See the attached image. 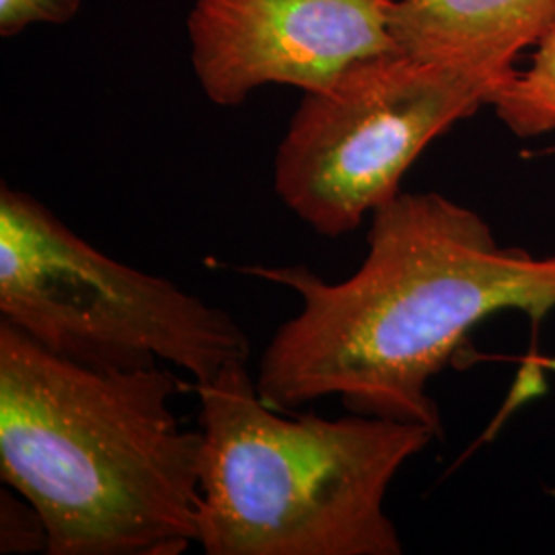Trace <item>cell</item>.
<instances>
[{
  "label": "cell",
  "mask_w": 555,
  "mask_h": 555,
  "mask_svg": "<svg viewBox=\"0 0 555 555\" xmlns=\"http://www.w3.org/2000/svg\"><path fill=\"white\" fill-rule=\"evenodd\" d=\"M243 272L300 298L259 360L256 387L270 408L336 396L354 414L438 435L428 385L477 325L504 311L541 321L555 309V251L500 245L476 210L437 192H399L375 210L366 258L341 282L307 266Z\"/></svg>",
  "instance_id": "cell-1"
},
{
  "label": "cell",
  "mask_w": 555,
  "mask_h": 555,
  "mask_svg": "<svg viewBox=\"0 0 555 555\" xmlns=\"http://www.w3.org/2000/svg\"><path fill=\"white\" fill-rule=\"evenodd\" d=\"M160 364L98 369L0 321V477L50 555H178L198 541L202 433L171 412Z\"/></svg>",
  "instance_id": "cell-2"
},
{
  "label": "cell",
  "mask_w": 555,
  "mask_h": 555,
  "mask_svg": "<svg viewBox=\"0 0 555 555\" xmlns=\"http://www.w3.org/2000/svg\"><path fill=\"white\" fill-rule=\"evenodd\" d=\"M196 391L206 554H403L385 500L437 430L354 412L282 417L259 396L247 362Z\"/></svg>",
  "instance_id": "cell-3"
},
{
  "label": "cell",
  "mask_w": 555,
  "mask_h": 555,
  "mask_svg": "<svg viewBox=\"0 0 555 555\" xmlns=\"http://www.w3.org/2000/svg\"><path fill=\"white\" fill-rule=\"evenodd\" d=\"M0 315L41 348L98 369L165 362L204 385L249 358L231 313L105 256L9 185L0 190Z\"/></svg>",
  "instance_id": "cell-4"
},
{
  "label": "cell",
  "mask_w": 555,
  "mask_h": 555,
  "mask_svg": "<svg viewBox=\"0 0 555 555\" xmlns=\"http://www.w3.org/2000/svg\"><path fill=\"white\" fill-rule=\"evenodd\" d=\"M511 77L387 52L305 91L278 146L282 204L321 237L357 231L453 124L490 105Z\"/></svg>",
  "instance_id": "cell-5"
},
{
  "label": "cell",
  "mask_w": 555,
  "mask_h": 555,
  "mask_svg": "<svg viewBox=\"0 0 555 555\" xmlns=\"http://www.w3.org/2000/svg\"><path fill=\"white\" fill-rule=\"evenodd\" d=\"M396 0H196L188 34L204 95L241 105L263 85L318 91L357 62L397 52Z\"/></svg>",
  "instance_id": "cell-6"
},
{
  "label": "cell",
  "mask_w": 555,
  "mask_h": 555,
  "mask_svg": "<svg viewBox=\"0 0 555 555\" xmlns=\"http://www.w3.org/2000/svg\"><path fill=\"white\" fill-rule=\"evenodd\" d=\"M555 25V0H396L397 52L513 77L516 54Z\"/></svg>",
  "instance_id": "cell-7"
},
{
  "label": "cell",
  "mask_w": 555,
  "mask_h": 555,
  "mask_svg": "<svg viewBox=\"0 0 555 555\" xmlns=\"http://www.w3.org/2000/svg\"><path fill=\"white\" fill-rule=\"evenodd\" d=\"M535 48L529 68L516 70L490 103L498 119L518 139L555 130V25Z\"/></svg>",
  "instance_id": "cell-8"
},
{
  "label": "cell",
  "mask_w": 555,
  "mask_h": 555,
  "mask_svg": "<svg viewBox=\"0 0 555 555\" xmlns=\"http://www.w3.org/2000/svg\"><path fill=\"white\" fill-rule=\"evenodd\" d=\"M0 552L2 554H48V529L36 506L17 490L0 494Z\"/></svg>",
  "instance_id": "cell-9"
},
{
  "label": "cell",
  "mask_w": 555,
  "mask_h": 555,
  "mask_svg": "<svg viewBox=\"0 0 555 555\" xmlns=\"http://www.w3.org/2000/svg\"><path fill=\"white\" fill-rule=\"evenodd\" d=\"M82 0H0V36L13 38L34 23L75 20Z\"/></svg>",
  "instance_id": "cell-10"
}]
</instances>
